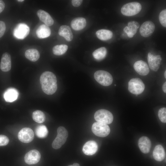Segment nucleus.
<instances>
[{
	"label": "nucleus",
	"instance_id": "obj_4",
	"mask_svg": "<svg viewBox=\"0 0 166 166\" xmlns=\"http://www.w3.org/2000/svg\"><path fill=\"white\" fill-rule=\"evenodd\" d=\"M94 77L99 83L104 86H109L113 82V78L111 75L104 70L96 71L94 74Z\"/></svg>",
	"mask_w": 166,
	"mask_h": 166
},
{
	"label": "nucleus",
	"instance_id": "obj_32",
	"mask_svg": "<svg viewBox=\"0 0 166 166\" xmlns=\"http://www.w3.org/2000/svg\"><path fill=\"white\" fill-rule=\"evenodd\" d=\"M9 141L8 138L5 135H0V146L7 145Z\"/></svg>",
	"mask_w": 166,
	"mask_h": 166
},
{
	"label": "nucleus",
	"instance_id": "obj_31",
	"mask_svg": "<svg viewBox=\"0 0 166 166\" xmlns=\"http://www.w3.org/2000/svg\"><path fill=\"white\" fill-rule=\"evenodd\" d=\"M159 20L161 25L164 27H166V10H162L159 15Z\"/></svg>",
	"mask_w": 166,
	"mask_h": 166
},
{
	"label": "nucleus",
	"instance_id": "obj_18",
	"mask_svg": "<svg viewBox=\"0 0 166 166\" xmlns=\"http://www.w3.org/2000/svg\"><path fill=\"white\" fill-rule=\"evenodd\" d=\"M37 15L40 20L45 23L48 26H52L54 23V20L49 14L45 11L39 10L37 12Z\"/></svg>",
	"mask_w": 166,
	"mask_h": 166
},
{
	"label": "nucleus",
	"instance_id": "obj_37",
	"mask_svg": "<svg viewBox=\"0 0 166 166\" xmlns=\"http://www.w3.org/2000/svg\"><path fill=\"white\" fill-rule=\"evenodd\" d=\"M68 166H80V165L78 163H74L72 165H70Z\"/></svg>",
	"mask_w": 166,
	"mask_h": 166
},
{
	"label": "nucleus",
	"instance_id": "obj_35",
	"mask_svg": "<svg viewBox=\"0 0 166 166\" xmlns=\"http://www.w3.org/2000/svg\"><path fill=\"white\" fill-rule=\"evenodd\" d=\"M5 7V4L2 0H0V13L4 10Z\"/></svg>",
	"mask_w": 166,
	"mask_h": 166
},
{
	"label": "nucleus",
	"instance_id": "obj_5",
	"mask_svg": "<svg viewBox=\"0 0 166 166\" xmlns=\"http://www.w3.org/2000/svg\"><path fill=\"white\" fill-rule=\"evenodd\" d=\"M128 89L131 93L137 95L141 93L144 91L145 85L140 79L133 78L129 81Z\"/></svg>",
	"mask_w": 166,
	"mask_h": 166
},
{
	"label": "nucleus",
	"instance_id": "obj_24",
	"mask_svg": "<svg viewBox=\"0 0 166 166\" xmlns=\"http://www.w3.org/2000/svg\"><path fill=\"white\" fill-rule=\"evenodd\" d=\"M25 54L26 58L33 62L37 61L40 56L39 51L35 49H30L27 50Z\"/></svg>",
	"mask_w": 166,
	"mask_h": 166
},
{
	"label": "nucleus",
	"instance_id": "obj_3",
	"mask_svg": "<svg viewBox=\"0 0 166 166\" xmlns=\"http://www.w3.org/2000/svg\"><path fill=\"white\" fill-rule=\"evenodd\" d=\"M57 135L52 143V147L58 149L65 142L68 136V132L63 127H59L57 129Z\"/></svg>",
	"mask_w": 166,
	"mask_h": 166
},
{
	"label": "nucleus",
	"instance_id": "obj_8",
	"mask_svg": "<svg viewBox=\"0 0 166 166\" xmlns=\"http://www.w3.org/2000/svg\"><path fill=\"white\" fill-rule=\"evenodd\" d=\"M30 31V28L26 24L20 23L14 28L13 34L14 36L17 38L22 39L29 34Z\"/></svg>",
	"mask_w": 166,
	"mask_h": 166
},
{
	"label": "nucleus",
	"instance_id": "obj_22",
	"mask_svg": "<svg viewBox=\"0 0 166 166\" xmlns=\"http://www.w3.org/2000/svg\"><path fill=\"white\" fill-rule=\"evenodd\" d=\"M153 156L154 159L158 161H161L164 159L165 153L161 145L159 144L155 146L153 152Z\"/></svg>",
	"mask_w": 166,
	"mask_h": 166
},
{
	"label": "nucleus",
	"instance_id": "obj_17",
	"mask_svg": "<svg viewBox=\"0 0 166 166\" xmlns=\"http://www.w3.org/2000/svg\"><path fill=\"white\" fill-rule=\"evenodd\" d=\"M139 26L140 25L138 22L131 21L128 22V26H125L124 28L123 31L127 34L129 37L132 38L136 33Z\"/></svg>",
	"mask_w": 166,
	"mask_h": 166
},
{
	"label": "nucleus",
	"instance_id": "obj_21",
	"mask_svg": "<svg viewBox=\"0 0 166 166\" xmlns=\"http://www.w3.org/2000/svg\"><path fill=\"white\" fill-rule=\"evenodd\" d=\"M51 31L49 27L45 24H42L38 28L36 31L37 36L39 38L43 39L49 37Z\"/></svg>",
	"mask_w": 166,
	"mask_h": 166
},
{
	"label": "nucleus",
	"instance_id": "obj_40",
	"mask_svg": "<svg viewBox=\"0 0 166 166\" xmlns=\"http://www.w3.org/2000/svg\"><path fill=\"white\" fill-rule=\"evenodd\" d=\"M114 85L115 86H116V85Z\"/></svg>",
	"mask_w": 166,
	"mask_h": 166
},
{
	"label": "nucleus",
	"instance_id": "obj_33",
	"mask_svg": "<svg viewBox=\"0 0 166 166\" xmlns=\"http://www.w3.org/2000/svg\"><path fill=\"white\" fill-rule=\"evenodd\" d=\"M6 29V26L5 23L2 21H0V38L4 35Z\"/></svg>",
	"mask_w": 166,
	"mask_h": 166
},
{
	"label": "nucleus",
	"instance_id": "obj_25",
	"mask_svg": "<svg viewBox=\"0 0 166 166\" xmlns=\"http://www.w3.org/2000/svg\"><path fill=\"white\" fill-rule=\"evenodd\" d=\"M96 34L98 39L102 41L109 40L113 36V33L111 31L105 29L98 30L96 32Z\"/></svg>",
	"mask_w": 166,
	"mask_h": 166
},
{
	"label": "nucleus",
	"instance_id": "obj_23",
	"mask_svg": "<svg viewBox=\"0 0 166 166\" xmlns=\"http://www.w3.org/2000/svg\"><path fill=\"white\" fill-rule=\"evenodd\" d=\"M18 93L15 89L10 88L7 89L4 94V98L7 102H12L18 97Z\"/></svg>",
	"mask_w": 166,
	"mask_h": 166
},
{
	"label": "nucleus",
	"instance_id": "obj_34",
	"mask_svg": "<svg viewBox=\"0 0 166 166\" xmlns=\"http://www.w3.org/2000/svg\"><path fill=\"white\" fill-rule=\"evenodd\" d=\"M83 2L82 0H72L71 1L73 6L74 7H77L79 6Z\"/></svg>",
	"mask_w": 166,
	"mask_h": 166
},
{
	"label": "nucleus",
	"instance_id": "obj_13",
	"mask_svg": "<svg viewBox=\"0 0 166 166\" xmlns=\"http://www.w3.org/2000/svg\"><path fill=\"white\" fill-rule=\"evenodd\" d=\"M133 67L135 71L142 76L146 75L149 72V69L147 63L142 60L136 62Z\"/></svg>",
	"mask_w": 166,
	"mask_h": 166
},
{
	"label": "nucleus",
	"instance_id": "obj_36",
	"mask_svg": "<svg viewBox=\"0 0 166 166\" xmlns=\"http://www.w3.org/2000/svg\"><path fill=\"white\" fill-rule=\"evenodd\" d=\"M162 89L163 91L165 93H166V82H165L163 84L162 86Z\"/></svg>",
	"mask_w": 166,
	"mask_h": 166
},
{
	"label": "nucleus",
	"instance_id": "obj_26",
	"mask_svg": "<svg viewBox=\"0 0 166 166\" xmlns=\"http://www.w3.org/2000/svg\"><path fill=\"white\" fill-rule=\"evenodd\" d=\"M35 132L37 137L40 138L46 137L48 134V131L46 127L42 124L38 125L36 127Z\"/></svg>",
	"mask_w": 166,
	"mask_h": 166
},
{
	"label": "nucleus",
	"instance_id": "obj_16",
	"mask_svg": "<svg viewBox=\"0 0 166 166\" xmlns=\"http://www.w3.org/2000/svg\"><path fill=\"white\" fill-rule=\"evenodd\" d=\"M138 145L142 152L147 153L149 152L151 143L150 140L148 137L145 136L141 137L138 140Z\"/></svg>",
	"mask_w": 166,
	"mask_h": 166
},
{
	"label": "nucleus",
	"instance_id": "obj_6",
	"mask_svg": "<svg viewBox=\"0 0 166 166\" xmlns=\"http://www.w3.org/2000/svg\"><path fill=\"white\" fill-rule=\"evenodd\" d=\"M94 118L97 122L109 124L113 121L112 114L109 111L104 109H99L94 114Z\"/></svg>",
	"mask_w": 166,
	"mask_h": 166
},
{
	"label": "nucleus",
	"instance_id": "obj_38",
	"mask_svg": "<svg viewBox=\"0 0 166 166\" xmlns=\"http://www.w3.org/2000/svg\"><path fill=\"white\" fill-rule=\"evenodd\" d=\"M164 76L165 78H166V71H165L164 73Z\"/></svg>",
	"mask_w": 166,
	"mask_h": 166
},
{
	"label": "nucleus",
	"instance_id": "obj_28",
	"mask_svg": "<svg viewBox=\"0 0 166 166\" xmlns=\"http://www.w3.org/2000/svg\"><path fill=\"white\" fill-rule=\"evenodd\" d=\"M32 118L36 122L41 123L45 121V116L42 111L39 110H37L33 112Z\"/></svg>",
	"mask_w": 166,
	"mask_h": 166
},
{
	"label": "nucleus",
	"instance_id": "obj_2",
	"mask_svg": "<svg viewBox=\"0 0 166 166\" xmlns=\"http://www.w3.org/2000/svg\"><path fill=\"white\" fill-rule=\"evenodd\" d=\"M142 7L137 2H132L124 4L121 9V12L124 15L131 16L135 15L140 11Z\"/></svg>",
	"mask_w": 166,
	"mask_h": 166
},
{
	"label": "nucleus",
	"instance_id": "obj_27",
	"mask_svg": "<svg viewBox=\"0 0 166 166\" xmlns=\"http://www.w3.org/2000/svg\"><path fill=\"white\" fill-rule=\"evenodd\" d=\"M107 54V49L105 47H101L95 50L93 53L94 58L97 60L104 58Z\"/></svg>",
	"mask_w": 166,
	"mask_h": 166
},
{
	"label": "nucleus",
	"instance_id": "obj_7",
	"mask_svg": "<svg viewBox=\"0 0 166 166\" xmlns=\"http://www.w3.org/2000/svg\"><path fill=\"white\" fill-rule=\"evenodd\" d=\"M92 130L95 135L100 137L107 136L110 131V128L107 124L97 122L93 124Z\"/></svg>",
	"mask_w": 166,
	"mask_h": 166
},
{
	"label": "nucleus",
	"instance_id": "obj_1",
	"mask_svg": "<svg viewBox=\"0 0 166 166\" xmlns=\"http://www.w3.org/2000/svg\"><path fill=\"white\" fill-rule=\"evenodd\" d=\"M40 82L43 91L47 94H53L57 90V78L55 75L51 72H43L41 75Z\"/></svg>",
	"mask_w": 166,
	"mask_h": 166
},
{
	"label": "nucleus",
	"instance_id": "obj_12",
	"mask_svg": "<svg viewBox=\"0 0 166 166\" xmlns=\"http://www.w3.org/2000/svg\"><path fill=\"white\" fill-rule=\"evenodd\" d=\"M147 59L149 67L151 70L157 71L159 68L160 63L162 60L160 55H154L150 53L148 55Z\"/></svg>",
	"mask_w": 166,
	"mask_h": 166
},
{
	"label": "nucleus",
	"instance_id": "obj_30",
	"mask_svg": "<svg viewBox=\"0 0 166 166\" xmlns=\"http://www.w3.org/2000/svg\"><path fill=\"white\" fill-rule=\"evenodd\" d=\"M158 116L160 120L162 122H166V108L165 107L160 109L158 112Z\"/></svg>",
	"mask_w": 166,
	"mask_h": 166
},
{
	"label": "nucleus",
	"instance_id": "obj_39",
	"mask_svg": "<svg viewBox=\"0 0 166 166\" xmlns=\"http://www.w3.org/2000/svg\"><path fill=\"white\" fill-rule=\"evenodd\" d=\"M17 1L19 2H22L24 1V0H17Z\"/></svg>",
	"mask_w": 166,
	"mask_h": 166
},
{
	"label": "nucleus",
	"instance_id": "obj_14",
	"mask_svg": "<svg viewBox=\"0 0 166 166\" xmlns=\"http://www.w3.org/2000/svg\"><path fill=\"white\" fill-rule=\"evenodd\" d=\"M11 67V57L8 53H4L2 56L0 63V69L3 72H8L10 70Z\"/></svg>",
	"mask_w": 166,
	"mask_h": 166
},
{
	"label": "nucleus",
	"instance_id": "obj_19",
	"mask_svg": "<svg viewBox=\"0 0 166 166\" xmlns=\"http://www.w3.org/2000/svg\"><path fill=\"white\" fill-rule=\"evenodd\" d=\"M86 24V20L84 18L79 17L74 18L71 22L72 28L75 30H79L84 29Z\"/></svg>",
	"mask_w": 166,
	"mask_h": 166
},
{
	"label": "nucleus",
	"instance_id": "obj_9",
	"mask_svg": "<svg viewBox=\"0 0 166 166\" xmlns=\"http://www.w3.org/2000/svg\"><path fill=\"white\" fill-rule=\"evenodd\" d=\"M34 137L33 130L29 128H24L19 132L18 137L22 142L24 143H30L32 141Z\"/></svg>",
	"mask_w": 166,
	"mask_h": 166
},
{
	"label": "nucleus",
	"instance_id": "obj_29",
	"mask_svg": "<svg viewBox=\"0 0 166 166\" xmlns=\"http://www.w3.org/2000/svg\"><path fill=\"white\" fill-rule=\"evenodd\" d=\"M68 48V46L65 44L57 45L53 47V52L55 55H61L66 52Z\"/></svg>",
	"mask_w": 166,
	"mask_h": 166
},
{
	"label": "nucleus",
	"instance_id": "obj_20",
	"mask_svg": "<svg viewBox=\"0 0 166 166\" xmlns=\"http://www.w3.org/2000/svg\"><path fill=\"white\" fill-rule=\"evenodd\" d=\"M59 34L68 42L71 41L73 38V34L69 26L67 25H62L58 30Z\"/></svg>",
	"mask_w": 166,
	"mask_h": 166
},
{
	"label": "nucleus",
	"instance_id": "obj_15",
	"mask_svg": "<svg viewBox=\"0 0 166 166\" xmlns=\"http://www.w3.org/2000/svg\"><path fill=\"white\" fill-rule=\"evenodd\" d=\"M98 148L97 144L95 141L89 140L86 142L83 146L82 151L87 155H92L96 153Z\"/></svg>",
	"mask_w": 166,
	"mask_h": 166
},
{
	"label": "nucleus",
	"instance_id": "obj_11",
	"mask_svg": "<svg viewBox=\"0 0 166 166\" xmlns=\"http://www.w3.org/2000/svg\"><path fill=\"white\" fill-rule=\"evenodd\" d=\"M41 157L40 153L38 151L35 149L32 150L26 154L24 160L28 164H35L40 161Z\"/></svg>",
	"mask_w": 166,
	"mask_h": 166
},
{
	"label": "nucleus",
	"instance_id": "obj_10",
	"mask_svg": "<svg viewBox=\"0 0 166 166\" xmlns=\"http://www.w3.org/2000/svg\"><path fill=\"white\" fill-rule=\"evenodd\" d=\"M155 27V25L152 22L150 21H146L143 23L140 27V34L144 37H148L153 33Z\"/></svg>",
	"mask_w": 166,
	"mask_h": 166
}]
</instances>
